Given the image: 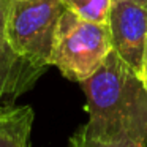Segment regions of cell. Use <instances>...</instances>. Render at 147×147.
Masks as SVG:
<instances>
[{"label": "cell", "instance_id": "8", "mask_svg": "<svg viewBox=\"0 0 147 147\" xmlns=\"http://www.w3.org/2000/svg\"><path fill=\"white\" fill-rule=\"evenodd\" d=\"M70 147H147L142 144L133 142H108V141H100L87 134L84 127H81L70 139Z\"/></svg>", "mask_w": 147, "mask_h": 147}, {"label": "cell", "instance_id": "7", "mask_svg": "<svg viewBox=\"0 0 147 147\" xmlns=\"http://www.w3.org/2000/svg\"><path fill=\"white\" fill-rule=\"evenodd\" d=\"M67 10L92 22L108 24L112 0H60Z\"/></svg>", "mask_w": 147, "mask_h": 147}, {"label": "cell", "instance_id": "9", "mask_svg": "<svg viewBox=\"0 0 147 147\" xmlns=\"http://www.w3.org/2000/svg\"><path fill=\"white\" fill-rule=\"evenodd\" d=\"M141 78L147 87V45H146V52H144V60H142V70H141Z\"/></svg>", "mask_w": 147, "mask_h": 147}, {"label": "cell", "instance_id": "4", "mask_svg": "<svg viewBox=\"0 0 147 147\" xmlns=\"http://www.w3.org/2000/svg\"><path fill=\"white\" fill-rule=\"evenodd\" d=\"M108 26L112 51L141 74L147 45V7L136 0H112Z\"/></svg>", "mask_w": 147, "mask_h": 147}, {"label": "cell", "instance_id": "3", "mask_svg": "<svg viewBox=\"0 0 147 147\" xmlns=\"http://www.w3.org/2000/svg\"><path fill=\"white\" fill-rule=\"evenodd\" d=\"M65 10L60 0H10L7 36L13 49L46 71L52 65L55 33Z\"/></svg>", "mask_w": 147, "mask_h": 147}, {"label": "cell", "instance_id": "5", "mask_svg": "<svg viewBox=\"0 0 147 147\" xmlns=\"http://www.w3.org/2000/svg\"><path fill=\"white\" fill-rule=\"evenodd\" d=\"M10 0H0V98H16L32 89L45 70L21 57L7 36V11Z\"/></svg>", "mask_w": 147, "mask_h": 147}, {"label": "cell", "instance_id": "10", "mask_svg": "<svg viewBox=\"0 0 147 147\" xmlns=\"http://www.w3.org/2000/svg\"><path fill=\"white\" fill-rule=\"evenodd\" d=\"M136 2H139V3H142L144 7H147V0H136Z\"/></svg>", "mask_w": 147, "mask_h": 147}, {"label": "cell", "instance_id": "2", "mask_svg": "<svg viewBox=\"0 0 147 147\" xmlns=\"http://www.w3.org/2000/svg\"><path fill=\"white\" fill-rule=\"evenodd\" d=\"M112 51L108 24L86 21L65 10L55 33L52 65L67 79L84 82L105 62Z\"/></svg>", "mask_w": 147, "mask_h": 147}, {"label": "cell", "instance_id": "1", "mask_svg": "<svg viewBox=\"0 0 147 147\" xmlns=\"http://www.w3.org/2000/svg\"><path fill=\"white\" fill-rule=\"evenodd\" d=\"M89 122L87 134L108 142L147 146V87L141 74L114 51L84 82Z\"/></svg>", "mask_w": 147, "mask_h": 147}, {"label": "cell", "instance_id": "6", "mask_svg": "<svg viewBox=\"0 0 147 147\" xmlns=\"http://www.w3.org/2000/svg\"><path fill=\"white\" fill-rule=\"evenodd\" d=\"M33 119L30 106L0 105V147H30Z\"/></svg>", "mask_w": 147, "mask_h": 147}]
</instances>
